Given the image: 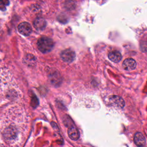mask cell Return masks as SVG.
Returning <instances> with one entry per match:
<instances>
[{
	"mask_svg": "<svg viewBox=\"0 0 147 147\" xmlns=\"http://www.w3.org/2000/svg\"><path fill=\"white\" fill-rule=\"evenodd\" d=\"M25 110L19 106L5 110L1 116V147H20L28 127Z\"/></svg>",
	"mask_w": 147,
	"mask_h": 147,
	"instance_id": "obj_1",
	"label": "cell"
},
{
	"mask_svg": "<svg viewBox=\"0 0 147 147\" xmlns=\"http://www.w3.org/2000/svg\"><path fill=\"white\" fill-rule=\"evenodd\" d=\"M54 42L53 40L47 37H42L38 39L37 41V47L43 53L49 52L53 49Z\"/></svg>",
	"mask_w": 147,
	"mask_h": 147,
	"instance_id": "obj_2",
	"label": "cell"
},
{
	"mask_svg": "<svg viewBox=\"0 0 147 147\" xmlns=\"http://www.w3.org/2000/svg\"><path fill=\"white\" fill-rule=\"evenodd\" d=\"M18 30L21 34L25 36H29L32 32V26L26 22L20 23L18 26Z\"/></svg>",
	"mask_w": 147,
	"mask_h": 147,
	"instance_id": "obj_3",
	"label": "cell"
},
{
	"mask_svg": "<svg viewBox=\"0 0 147 147\" xmlns=\"http://www.w3.org/2000/svg\"><path fill=\"white\" fill-rule=\"evenodd\" d=\"M60 56L61 58L64 61L67 63H71L74 60L75 53L72 50L70 49H67L62 51Z\"/></svg>",
	"mask_w": 147,
	"mask_h": 147,
	"instance_id": "obj_4",
	"label": "cell"
},
{
	"mask_svg": "<svg viewBox=\"0 0 147 147\" xmlns=\"http://www.w3.org/2000/svg\"><path fill=\"white\" fill-rule=\"evenodd\" d=\"M134 141L138 147H144L146 144V140L143 134L140 132H137L134 136Z\"/></svg>",
	"mask_w": 147,
	"mask_h": 147,
	"instance_id": "obj_5",
	"label": "cell"
},
{
	"mask_svg": "<svg viewBox=\"0 0 147 147\" xmlns=\"http://www.w3.org/2000/svg\"><path fill=\"white\" fill-rule=\"evenodd\" d=\"M122 67L126 71H131L136 68V62L134 59L128 58L123 61L122 63Z\"/></svg>",
	"mask_w": 147,
	"mask_h": 147,
	"instance_id": "obj_6",
	"label": "cell"
},
{
	"mask_svg": "<svg viewBox=\"0 0 147 147\" xmlns=\"http://www.w3.org/2000/svg\"><path fill=\"white\" fill-rule=\"evenodd\" d=\"M46 21L42 18H37L33 22V26L36 29L38 30H44L46 26Z\"/></svg>",
	"mask_w": 147,
	"mask_h": 147,
	"instance_id": "obj_7",
	"label": "cell"
},
{
	"mask_svg": "<svg viewBox=\"0 0 147 147\" xmlns=\"http://www.w3.org/2000/svg\"><path fill=\"white\" fill-rule=\"evenodd\" d=\"M109 59L114 63H118L122 59V55L121 53L117 51H111L109 53Z\"/></svg>",
	"mask_w": 147,
	"mask_h": 147,
	"instance_id": "obj_8",
	"label": "cell"
},
{
	"mask_svg": "<svg viewBox=\"0 0 147 147\" xmlns=\"http://www.w3.org/2000/svg\"><path fill=\"white\" fill-rule=\"evenodd\" d=\"M68 134L69 138L72 140H78L79 138V132L74 126L70 127L68 130Z\"/></svg>",
	"mask_w": 147,
	"mask_h": 147,
	"instance_id": "obj_9",
	"label": "cell"
},
{
	"mask_svg": "<svg viewBox=\"0 0 147 147\" xmlns=\"http://www.w3.org/2000/svg\"><path fill=\"white\" fill-rule=\"evenodd\" d=\"M112 102L115 103V105L120 107H123L124 106V101L123 99L117 96H113V98L111 99Z\"/></svg>",
	"mask_w": 147,
	"mask_h": 147,
	"instance_id": "obj_10",
	"label": "cell"
},
{
	"mask_svg": "<svg viewBox=\"0 0 147 147\" xmlns=\"http://www.w3.org/2000/svg\"><path fill=\"white\" fill-rule=\"evenodd\" d=\"M1 5H3L4 6L8 5L9 3V0H1Z\"/></svg>",
	"mask_w": 147,
	"mask_h": 147,
	"instance_id": "obj_11",
	"label": "cell"
}]
</instances>
